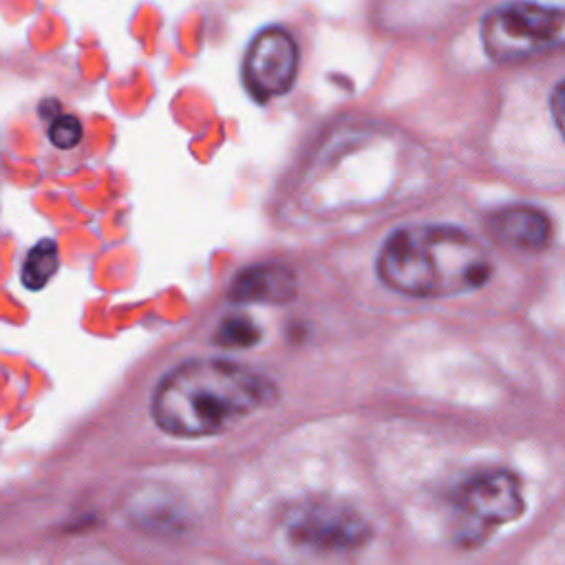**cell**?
I'll use <instances>...</instances> for the list:
<instances>
[{"instance_id":"6","label":"cell","mask_w":565,"mask_h":565,"mask_svg":"<svg viewBox=\"0 0 565 565\" xmlns=\"http://www.w3.org/2000/svg\"><path fill=\"white\" fill-rule=\"evenodd\" d=\"M287 527L298 543L320 550H351L369 536V525L355 508L327 499L300 503Z\"/></svg>"},{"instance_id":"11","label":"cell","mask_w":565,"mask_h":565,"mask_svg":"<svg viewBox=\"0 0 565 565\" xmlns=\"http://www.w3.org/2000/svg\"><path fill=\"white\" fill-rule=\"evenodd\" d=\"M82 121L71 113H57L53 119H49L46 137L60 150L75 148L82 141Z\"/></svg>"},{"instance_id":"1","label":"cell","mask_w":565,"mask_h":565,"mask_svg":"<svg viewBox=\"0 0 565 565\" xmlns=\"http://www.w3.org/2000/svg\"><path fill=\"white\" fill-rule=\"evenodd\" d=\"M274 397L276 386L243 364L190 360L157 384L150 411L163 433L192 439L234 426Z\"/></svg>"},{"instance_id":"3","label":"cell","mask_w":565,"mask_h":565,"mask_svg":"<svg viewBox=\"0 0 565 565\" xmlns=\"http://www.w3.org/2000/svg\"><path fill=\"white\" fill-rule=\"evenodd\" d=\"M565 13L543 0H505L492 7L479 24V42L497 64L523 62L563 44Z\"/></svg>"},{"instance_id":"10","label":"cell","mask_w":565,"mask_h":565,"mask_svg":"<svg viewBox=\"0 0 565 565\" xmlns=\"http://www.w3.org/2000/svg\"><path fill=\"white\" fill-rule=\"evenodd\" d=\"M260 338L258 327L247 318V316H230L221 322L214 340L221 347H232V349H243L252 347Z\"/></svg>"},{"instance_id":"2","label":"cell","mask_w":565,"mask_h":565,"mask_svg":"<svg viewBox=\"0 0 565 565\" xmlns=\"http://www.w3.org/2000/svg\"><path fill=\"white\" fill-rule=\"evenodd\" d=\"M377 274L391 289L439 298L479 289L492 274L486 247L466 230L441 223H413L386 236Z\"/></svg>"},{"instance_id":"8","label":"cell","mask_w":565,"mask_h":565,"mask_svg":"<svg viewBox=\"0 0 565 565\" xmlns=\"http://www.w3.org/2000/svg\"><path fill=\"white\" fill-rule=\"evenodd\" d=\"M296 296V276L278 263H260L243 269L230 287L236 302H287Z\"/></svg>"},{"instance_id":"9","label":"cell","mask_w":565,"mask_h":565,"mask_svg":"<svg viewBox=\"0 0 565 565\" xmlns=\"http://www.w3.org/2000/svg\"><path fill=\"white\" fill-rule=\"evenodd\" d=\"M57 267H60V254H57L55 241L42 238L24 256V263H22L24 287H29L31 291L42 289L53 278Z\"/></svg>"},{"instance_id":"4","label":"cell","mask_w":565,"mask_h":565,"mask_svg":"<svg viewBox=\"0 0 565 565\" xmlns=\"http://www.w3.org/2000/svg\"><path fill=\"white\" fill-rule=\"evenodd\" d=\"M459 536L479 541L494 527L514 521L523 512L519 479L508 470L475 475L461 483L455 497Z\"/></svg>"},{"instance_id":"5","label":"cell","mask_w":565,"mask_h":565,"mask_svg":"<svg viewBox=\"0 0 565 565\" xmlns=\"http://www.w3.org/2000/svg\"><path fill=\"white\" fill-rule=\"evenodd\" d=\"M298 44L282 26L263 29L247 46L245 55V84L254 99L269 102L285 95L298 73Z\"/></svg>"},{"instance_id":"7","label":"cell","mask_w":565,"mask_h":565,"mask_svg":"<svg viewBox=\"0 0 565 565\" xmlns=\"http://www.w3.org/2000/svg\"><path fill=\"white\" fill-rule=\"evenodd\" d=\"M492 238L516 252H539L550 243L552 225L543 210L532 205H510L488 218Z\"/></svg>"}]
</instances>
